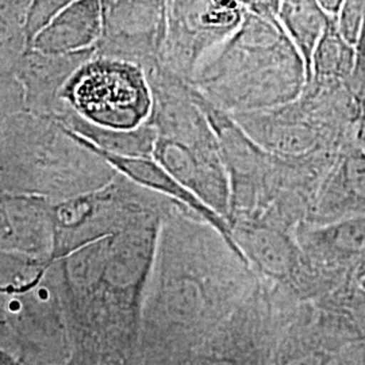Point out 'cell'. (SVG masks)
Masks as SVG:
<instances>
[{
  "instance_id": "cell-8",
  "label": "cell",
  "mask_w": 365,
  "mask_h": 365,
  "mask_svg": "<svg viewBox=\"0 0 365 365\" xmlns=\"http://www.w3.org/2000/svg\"><path fill=\"white\" fill-rule=\"evenodd\" d=\"M168 6L163 0H103V30L96 56L145 66L158 60Z\"/></svg>"
},
{
  "instance_id": "cell-13",
  "label": "cell",
  "mask_w": 365,
  "mask_h": 365,
  "mask_svg": "<svg viewBox=\"0 0 365 365\" xmlns=\"http://www.w3.org/2000/svg\"><path fill=\"white\" fill-rule=\"evenodd\" d=\"M103 30V0H76L43 27L30 48L66 54L96 48Z\"/></svg>"
},
{
  "instance_id": "cell-22",
  "label": "cell",
  "mask_w": 365,
  "mask_h": 365,
  "mask_svg": "<svg viewBox=\"0 0 365 365\" xmlns=\"http://www.w3.org/2000/svg\"><path fill=\"white\" fill-rule=\"evenodd\" d=\"M356 141L365 153V106L360 108V117H359L357 130H356Z\"/></svg>"
},
{
  "instance_id": "cell-6",
  "label": "cell",
  "mask_w": 365,
  "mask_h": 365,
  "mask_svg": "<svg viewBox=\"0 0 365 365\" xmlns=\"http://www.w3.org/2000/svg\"><path fill=\"white\" fill-rule=\"evenodd\" d=\"M242 15L244 9H226L212 0H173L158 64L188 83L210 53L238 29Z\"/></svg>"
},
{
  "instance_id": "cell-11",
  "label": "cell",
  "mask_w": 365,
  "mask_h": 365,
  "mask_svg": "<svg viewBox=\"0 0 365 365\" xmlns=\"http://www.w3.org/2000/svg\"><path fill=\"white\" fill-rule=\"evenodd\" d=\"M96 54V48L66 54H46L31 48L21 56L14 75L25 92L26 111L52 117L63 103L60 93L80 66Z\"/></svg>"
},
{
  "instance_id": "cell-2",
  "label": "cell",
  "mask_w": 365,
  "mask_h": 365,
  "mask_svg": "<svg viewBox=\"0 0 365 365\" xmlns=\"http://www.w3.org/2000/svg\"><path fill=\"white\" fill-rule=\"evenodd\" d=\"M117 176L105 158L51 118L18 113L0 140V191L42 196L54 203L101 190Z\"/></svg>"
},
{
  "instance_id": "cell-12",
  "label": "cell",
  "mask_w": 365,
  "mask_h": 365,
  "mask_svg": "<svg viewBox=\"0 0 365 365\" xmlns=\"http://www.w3.org/2000/svg\"><path fill=\"white\" fill-rule=\"evenodd\" d=\"M230 225L235 245L249 265L253 262L264 272L283 277L295 272L303 261L297 241L283 226L261 218H237Z\"/></svg>"
},
{
  "instance_id": "cell-28",
  "label": "cell",
  "mask_w": 365,
  "mask_h": 365,
  "mask_svg": "<svg viewBox=\"0 0 365 365\" xmlns=\"http://www.w3.org/2000/svg\"><path fill=\"white\" fill-rule=\"evenodd\" d=\"M364 274H365V272H364Z\"/></svg>"
},
{
  "instance_id": "cell-9",
  "label": "cell",
  "mask_w": 365,
  "mask_h": 365,
  "mask_svg": "<svg viewBox=\"0 0 365 365\" xmlns=\"http://www.w3.org/2000/svg\"><path fill=\"white\" fill-rule=\"evenodd\" d=\"M365 215V153L356 138L341 149L318 184L303 223L327 225Z\"/></svg>"
},
{
  "instance_id": "cell-25",
  "label": "cell",
  "mask_w": 365,
  "mask_h": 365,
  "mask_svg": "<svg viewBox=\"0 0 365 365\" xmlns=\"http://www.w3.org/2000/svg\"><path fill=\"white\" fill-rule=\"evenodd\" d=\"M357 284L360 286V287L363 288L365 291V274H361L360 276V279H359V282H357Z\"/></svg>"
},
{
  "instance_id": "cell-24",
  "label": "cell",
  "mask_w": 365,
  "mask_h": 365,
  "mask_svg": "<svg viewBox=\"0 0 365 365\" xmlns=\"http://www.w3.org/2000/svg\"><path fill=\"white\" fill-rule=\"evenodd\" d=\"M0 365H24L11 353L0 349Z\"/></svg>"
},
{
  "instance_id": "cell-17",
  "label": "cell",
  "mask_w": 365,
  "mask_h": 365,
  "mask_svg": "<svg viewBox=\"0 0 365 365\" xmlns=\"http://www.w3.org/2000/svg\"><path fill=\"white\" fill-rule=\"evenodd\" d=\"M30 0H0V72H13L29 49L26 19Z\"/></svg>"
},
{
  "instance_id": "cell-18",
  "label": "cell",
  "mask_w": 365,
  "mask_h": 365,
  "mask_svg": "<svg viewBox=\"0 0 365 365\" xmlns=\"http://www.w3.org/2000/svg\"><path fill=\"white\" fill-rule=\"evenodd\" d=\"M73 1L76 0H30L26 19L29 48L39 31Z\"/></svg>"
},
{
  "instance_id": "cell-20",
  "label": "cell",
  "mask_w": 365,
  "mask_h": 365,
  "mask_svg": "<svg viewBox=\"0 0 365 365\" xmlns=\"http://www.w3.org/2000/svg\"><path fill=\"white\" fill-rule=\"evenodd\" d=\"M349 87L361 108L365 106V16L359 37L354 43V68L349 78Z\"/></svg>"
},
{
  "instance_id": "cell-26",
  "label": "cell",
  "mask_w": 365,
  "mask_h": 365,
  "mask_svg": "<svg viewBox=\"0 0 365 365\" xmlns=\"http://www.w3.org/2000/svg\"><path fill=\"white\" fill-rule=\"evenodd\" d=\"M163 1H164V3H165V4H167V6H170V3H172V1H173V0H163Z\"/></svg>"
},
{
  "instance_id": "cell-21",
  "label": "cell",
  "mask_w": 365,
  "mask_h": 365,
  "mask_svg": "<svg viewBox=\"0 0 365 365\" xmlns=\"http://www.w3.org/2000/svg\"><path fill=\"white\" fill-rule=\"evenodd\" d=\"M240 6L250 14L262 19L276 22L279 21V10L282 0H238Z\"/></svg>"
},
{
  "instance_id": "cell-14",
  "label": "cell",
  "mask_w": 365,
  "mask_h": 365,
  "mask_svg": "<svg viewBox=\"0 0 365 365\" xmlns=\"http://www.w3.org/2000/svg\"><path fill=\"white\" fill-rule=\"evenodd\" d=\"M56 123L73 131L96 148L122 156L145 157L152 156L157 131L150 123L143 125L131 130H118L96 126L91 122L80 117L73 111L66 101L53 113L52 117Z\"/></svg>"
},
{
  "instance_id": "cell-19",
  "label": "cell",
  "mask_w": 365,
  "mask_h": 365,
  "mask_svg": "<svg viewBox=\"0 0 365 365\" xmlns=\"http://www.w3.org/2000/svg\"><path fill=\"white\" fill-rule=\"evenodd\" d=\"M365 16V0H342L334 18L339 34L354 46Z\"/></svg>"
},
{
  "instance_id": "cell-1",
  "label": "cell",
  "mask_w": 365,
  "mask_h": 365,
  "mask_svg": "<svg viewBox=\"0 0 365 365\" xmlns=\"http://www.w3.org/2000/svg\"><path fill=\"white\" fill-rule=\"evenodd\" d=\"M188 84L215 107L240 114L298 99L307 72L279 21L244 10L241 25L202 61Z\"/></svg>"
},
{
  "instance_id": "cell-4",
  "label": "cell",
  "mask_w": 365,
  "mask_h": 365,
  "mask_svg": "<svg viewBox=\"0 0 365 365\" xmlns=\"http://www.w3.org/2000/svg\"><path fill=\"white\" fill-rule=\"evenodd\" d=\"M190 93L215 134L229 178V222L237 218L268 217L279 195V158L257 144L232 114L210 103L191 86Z\"/></svg>"
},
{
  "instance_id": "cell-10",
  "label": "cell",
  "mask_w": 365,
  "mask_h": 365,
  "mask_svg": "<svg viewBox=\"0 0 365 365\" xmlns=\"http://www.w3.org/2000/svg\"><path fill=\"white\" fill-rule=\"evenodd\" d=\"M63 128V126H61ZM66 133H69L73 138H76L80 144L88 148L98 156L105 158L106 161L118 170L122 176L128 178L140 187H144L146 190H150L158 195L164 196L172 202L180 205L182 209L187 210L196 218L209 223L211 227H214L220 235L226 240L229 247L235 250V255L249 265L248 260L242 255V252L235 245L233 238L232 225L221 214H218L215 210L211 209L209 205H206L200 197L190 191L187 187H184L182 182L176 180L168 170L163 168L156 160L152 156L131 157L114 155L110 152L102 150L96 148L95 145L88 143L86 138L78 135L73 131L68 130L63 128Z\"/></svg>"
},
{
  "instance_id": "cell-7",
  "label": "cell",
  "mask_w": 365,
  "mask_h": 365,
  "mask_svg": "<svg viewBox=\"0 0 365 365\" xmlns=\"http://www.w3.org/2000/svg\"><path fill=\"white\" fill-rule=\"evenodd\" d=\"M295 241L324 287L352 286L365 272V215L327 225L300 222Z\"/></svg>"
},
{
  "instance_id": "cell-3",
  "label": "cell",
  "mask_w": 365,
  "mask_h": 365,
  "mask_svg": "<svg viewBox=\"0 0 365 365\" xmlns=\"http://www.w3.org/2000/svg\"><path fill=\"white\" fill-rule=\"evenodd\" d=\"M60 98L86 120L118 130L149 123L153 108L143 66L96 54L66 81Z\"/></svg>"
},
{
  "instance_id": "cell-27",
  "label": "cell",
  "mask_w": 365,
  "mask_h": 365,
  "mask_svg": "<svg viewBox=\"0 0 365 365\" xmlns=\"http://www.w3.org/2000/svg\"><path fill=\"white\" fill-rule=\"evenodd\" d=\"M60 365H73L71 361H68V363H66V364H60Z\"/></svg>"
},
{
  "instance_id": "cell-5",
  "label": "cell",
  "mask_w": 365,
  "mask_h": 365,
  "mask_svg": "<svg viewBox=\"0 0 365 365\" xmlns=\"http://www.w3.org/2000/svg\"><path fill=\"white\" fill-rule=\"evenodd\" d=\"M152 157L206 205L229 221L230 184L215 134L206 118L157 134Z\"/></svg>"
},
{
  "instance_id": "cell-23",
  "label": "cell",
  "mask_w": 365,
  "mask_h": 365,
  "mask_svg": "<svg viewBox=\"0 0 365 365\" xmlns=\"http://www.w3.org/2000/svg\"><path fill=\"white\" fill-rule=\"evenodd\" d=\"M322 9L327 11L331 18H336L342 4V0H318Z\"/></svg>"
},
{
  "instance_id": "cell-16",
  "label": "cell",
  "mask_w": 365,
  "mask_h": 365,
  "mask_svg": "<svg viewBox=\"0 0 365 365\" xmlns=\"http://www.w3.org/2000/svg\"><path fill=\"white\" fill-rule=\"evenodd\" d=\"M353 68L354 46L342 38L333 18L314 51L312 80L319 83L349 81Z\"/></svg>"
},
{
  "instance_id": "cell-15",
  "label": "cell",
  "mask_w": 365,
  "mask_h": 365,
  "mask_svg": "<svg viewBox=\"0 0 365 365\" xmlns=\"http://www.w3.org/2000/svg\"><path fill=\"white\" fill-rule=\"evenodd\" d=\"M331 19L318 0H282L279 22L304 61L307 83L312 80L314 51Z\"/></svg>"
}]
</instances>
